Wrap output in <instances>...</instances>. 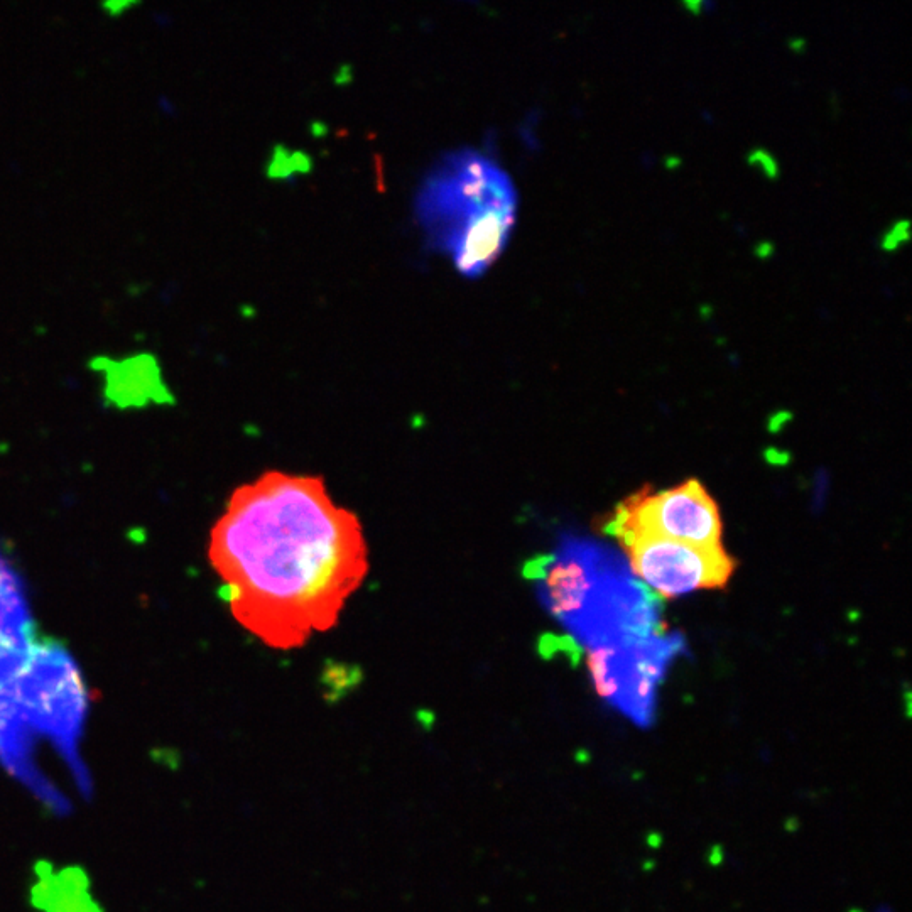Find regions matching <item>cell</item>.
<instances>
[{
	"mask_svg": "<svg viewBox=\"0 0 912 912\" xmlns=\"http://www.w3.org/2000/svg\"><path fill=\"white\" fill-rule=\"evenodd\" d=\"M208 554L237 622L279 651L333 629L369 573L359 517L323 478L277 470L235 490Z\"/></svg>",
	"mask_w": 912,
	"mask_h": 912,
	"instance_id": "6da1fadb",
	"label": "cell"
},
{
	"mask_svg": "<svg viewBox=\"0 0 912 912\" xmlns=\"http://www.w3.org/2000/svg\"><path fill=\"white\" fill-rule=\"evenodd\" d=\"M524 575L551 617L588 649L661 634L656 597L612 549L566 539L529 561Z\"/></svg>",
	"mask_w": 912,
	"mask_h": 912,
	"instance_id": "7a4b0ae2",
	"label": "cell"
},
{
	"mask_svg": "<svg viewBox=\"0 0 912 912\" xmlns=\"http://www.w3.org/2000/svg\"><path fill=\"white\" fill-rule=\"evenodd\" d=\"M517 191L509 174L475 149L445 152L414 198L429 250L478 279L504 254L516 225Z\"/></svg>",
	"mask_w": 912,
	"mask_h": 912,
	"instance_id": "3957f363",
	"label": "cell"
},
{
	"mask_svg": "<svg viewBox=\"0 0 912 912\" xmlns=\"http://www.w3.org/2000/svg\"><path fill=\"white\" fill-rule=\"evenodd\" d=\"M88 703L87 684L78 664L68 649L51 639L38 637L21 668L0 683V706L36 747L48 742L82 794L90 789L78 750Z\"/></svg>",
	"mask_w": 912,
	"mask_h": 912,
	"instance_id": "277c9868",
	"label": "cell"
},
{
	"mask_svg": "<svg viewBox=\"0 0 912 912\" xmlns=\"http://www.w3.org/2000/svg\"><path fill=\"white\" fill-rule=\"evenodd\" d=\"M681 636H659L588 649L587 666L593 688L607 705L636 723L651 727L656 717L657 690L669 664L683 652Z\"/></svg>",
	"mask_w": 912,
	"mask_h": 912,
	"instance_id": "5b68a950",
	"label": "cell"
},
{
	"mask_svg": "<svg viewBox=\"0 0 912 912\" xmlns=\"http://www.w3.org/2000/svg\"><path fill=\"white\" fill-rule=\"evenodd\" d=\"M615 539L627 534H652L703 548L722 546V519L715 500L698 480L651 494L649 489L630 495L605 526Z\"/></svg>",
	"mask_w": 912,
	"mask_h": 912,
	"instance_id": "8992f818",
	"label": "cell"
},
{
	"mask_svg": "<svg viewBox=\"0 0 912 912\" xmlns=\"http://www.w3.org/2000/svg\"><path fill=\"white\" fill-rule=\"evenodd\" d=\"M617 541L627 554L632 576L661 597L723 588L737 566L723 546L703 548L652 534H627Z\"/></svg>",
	"mask_w": 912,
	"mask_h": 912,
	"instance_id": "52a82bcc",
	"label": "cell"
},
{
	"mask_svg": "<svg viewBox=\"0 0 912 912\" xmlns=\"http://www.w3.org/2000/svg\"><path fill=\"white\" fill-rule=\"evenodd\" d=\"M36 639L21 576L0 553V683L21 668Z\"/></svg>",
	"mask_w": 912,
	"mask_h": 912,
	"instance_id": "ba28073f",
	"label": "cell"
},
{
	"mask_svg": "<svg viewBox=\"0 0 912 912\" xmlns=\"http://www.w3.org/2000/svg\"><path fill=\"white\" fill-rule=\"evenodd\" d=\"M33 901L43 912H102L93 901L87 877L75 867L56 870L53 865H38Z\"/></svg>",
	"mask_w": 912,
	"mask_h": 912,
	"instance_id": "9c48e42d",
	"label": "cell"
},
{
	"mask_svg": "<svg viewBox=\"0 0 912 912\" xmlns=\"http://www.w3.org/2000/svg\"><path fill=\"white\" fill-rule=\"evenodd\" d=\"M293 149L277 144L272 147L271 156L267 159L266 176L269 180L276 181H293L294 173L293 159H291Z\"/></svg>",
	"mask_w": 912,
	"mask_h": 912,
	"instance_id": "30bf717a",
	"label": "cell"
},
{
	"mask_svg": "<svg viewBox=\"0 0 912 912\" xmlns=\"http://www.w3.org/2000/svg\"><path fill=\"white\" fill-rule=\"evenodd\" d=\"M911 240V223L909 220H897L891 228L885 230L880 239V249L884 252H896L899 247Z\"/></svg>",
	"mask_w": 912,
	"mask_h": 912,
	"instance_id": "8fae6325",
	"label": "cell"
},
{
	"mask_svg": "<svg viewBox=\"0 0 912 912\" xmlns=\"http://www.w3.org/2000/svg\"><path fill=\"white\" fill-rule=\"evenodd\" d=\"M749 164L752 168L759 169L769 180L779 178V163L772 156L771 152L766 149H754L749 154Z\"/></svg>",
	"mask_w": 912,
	"mask_h": 912,
	"instance_id": "7c38bea8",
	"label": "cell"
},
{
	"mask_svg": "<svg viewBox=\"0 0 912 912\" xmlns=\"http://www.w3.org/2000/svg\"><path fill=\"white\" fill-rule=\"evenodd\" d=\"M291 159H293V168L296 176L298 174H308L311 173L313 169V158H311L308 152L298 151V149H293L291 152Z\"/></svg>",
	"mask_w": 912,
	"mask_h": 912,
	"instance_id": "4fadbf2b",
	"label": "cell"
}]
</instances>
